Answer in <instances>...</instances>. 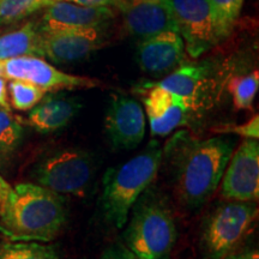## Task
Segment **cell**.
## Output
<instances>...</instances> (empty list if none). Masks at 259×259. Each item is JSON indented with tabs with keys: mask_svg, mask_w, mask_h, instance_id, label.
Returning <instances> with one entry per match:
<instances>
[{
	"mask_svg": "<svg viewBox=\"0 0 259 259\" xmlns=\"http://www.w3.org/2000/svg\"><path fill=\"white\" fill-rule=\"evenodd\" d=\"M115 17L109 6H82L69 2H52L45 8L40 23L41 32L83 30L101 28Z\"/></svg>",
	"mask_w": 259,
	"mask_h": 259,
	"instance_id": "4fadbf2b",
	"label": "cell"
},
{
	"mask_svg": "<svg viewBox=\"0 0 259 259\" xmlns=\"http://www.w3.org/2000/svg\"><path fill=\"white\" fill-rule=\"evenodd\" d=\"M225 259H259V254L257 251H250L239 254H228Z\"/></svg>",
	"mask_w": 259,
	"mask_h": 259,
	"instance_id": "f546056e",
	"label": "cell"
},
{
	"mask_svg": "<svg viewBox=\"0 0 259 259\" xmlns=\"http://www.w3.org/2000/svg\"><path fill=\"white\" fill-rule=\"evenodd\" d=\"M185 52L179 32L163 31L139 41L136 60L143 72L160 76L179 67L185 59Z\"/></svg>",
	"mask_w": 259,
	"mask_h": 259,
	"instance_id": "9a60e30c",
	"label": "cell"
},
{
	"mask_svg": "<svg viewBox=\"0 0 259 259\" xmlns=\"http://www.w3.org/2000/svg\"><path fill=\"white\" fill-rule=\"evenodd\" d=\"M252 202L229 200L208 216L202 232V247L209 259H225L242 241L257 218Z\"/></svg>",
	"mask_w": 259,
	"mask_h": 259,
	"instance_id": "8992f818",
	"label": "cell"
},
{
	"mask_svg": "<svg viewBox=\"0 0 259 259\" xmlns=\"http://www.w3.org/2000/svg\"><path fill=\"white\" fill-rule=\"evenodd\" d=\"M0 77L29 82L45 92L93 89L100 87V80L85 76L63 72L40 57H18L0 60Z\"/></svg>",
	"mask_w": 259,
	"mask_h": 259,
	"instance_id": "ba28073f",
	"label": "cell"
},
{
	"mask_svg": "<svg viewBox=\"0 0 259 259\" xmlns=\"http://www.w3.org/2000/svg\"><path fill=\"white\" fill-rule=\"evenodd\" d=\"M50 2H69L77 5L94 6V8H96V6H109V8L116 6L118 8L124 0H50Z\"/></svg>",
	"mask_w": 259,
	"mask_h": 259,
	"instance_id": "4316f807",
	"label": "cell"
},
{
	"mask_svg": "<svg viewBox=\"0 0 259 259\" xmlns=\"http://www.w3.org/2000/svg\"><path fill=\"white\" fill-rule=\"evenodd\" d=\"M259 89V72L234 77L229 80L228 92L231 93L233 103L238 109H251Z\"/></svg>",
	"mask_w": 259,
	"mask_h": 259,
	"instance_id": "44dd1931",
	"label": "cell"
},
{
	"mask_svg": "<svg viewBox=\"0 0 259 259\" xmlns=\"http://www.w3.org/2000/svg\"><path fill=\"white\" fill-rule=\"evenodd\" d=\"M105 127L114 149L131 150L137 148L145 136L143 107L132 97L113 95L107 108Z\"/></svg>",
	"mask_w": 259,
	"mask_h": 259,
	"instance_id": "30bf717a",
	"label": "cell"
},
{
	"mask_svg": "<svg viewBox=\"0 0 259 259\" xmlns=\"http://www.w3.org/2000/svg\"><path fill=\"white\" fill-rule=\"evenodd\" d=\"M209 77L210 67L206 63L185 64L154 84L180 96L190 106L191 111H197L209 87Z\"/></svg>",
	"mask_w": 259,
	"mask_h": 259,
	"instance_id": "e0dca14e",
	"label": "cell"
},
{
	"mask_svg": "<svg viewBox=\"0 0 259 259\" xmlns=\"http://www.w3.org/2000/svg\"><path fill=\"white\" fill-rule=\"evenodd\" d=\"M0 109L10 112L11 111V105L9 101V94H8V84L6 79L0 77Z\"/></svg>",
	"mask_w": 259,
	"mask_h": 259,
	"instance_id": "83f0119b",
	"label": "cell"
},
{
	"mask_svg": "<svg viewBox=\"0 0 259 259\" xmlns=\"http://www.w3.org/2000/svg\"><path fill=\"white\" fill-rule=\"evenodd\" d=\"M222 197L235 202H257L259 198V143L245 139L232 154L222 177Z\"/></svg>",
	"mask_w": 259,
	"mask_h": 259,
	"instance_id": "9c48e42d",
	"label": "cell"
},
{
	"mask_svg": "<svg viewBox=\"0 0 259 259\" xmlns=\"http://www.w3.org/2000/svg\"><path fill=\"white\" fill-rule=\"evenodd\" d=\"M219 135H236L245 139L259 138V116L255 114L250 120L242 124H221L212 128Z\"/></svg>",
	"mask_w": 259,
	"mask_h": 259,
	"instance_id": "d4e9b609",
	"label": "cell"
},
{
	"mask_svg": "<svg viewBox=\"0 0 259 259\" xmlns=\"http://www.w3.org/2000/svg\"><path fill=\"white\" fill-rule=\"evenodd\" d=\"M118 9L126 30L141 40L163 31L178 32L171 0H124Z\"/></svg>",
	"mask_w": 259,
	"mask_h": 259,
	"instance_id": "8fae6325",
	"label": "cell"
},
{
	"mask_svg": "<svg viewBox=\"0 0 259 259\" xmlns=\"http://www.w3.org/2000/svg\"><path fill=\"white\" fill-rule=\"evenodd\" d=\"M173 189L181 205L198 209L211 198L234 151L227 137L194 139L177 135L167 144Z\"/></svg>",
	"mask_w": 259,
	"mask_h": 259,
	"instance_id": "6da1fadb",
	"label": "cell"
},
{
	"mask_svg": "<svg viewBox=\"0 0 259 259\" xmlns=\"http://www.w3.org/2000/svg\"><path fill=\"white\" fill-rule=\"evenodd\" d=\"M178 32L192 58H199L225 40L209 0H171Z\"/></svg>",
	"mask_w": 259,
	"mask_h": 259,
	"instance_id": "52a82bcc",
	"label": "cell"
},
{
	"mask_svg": "<svg viewBox=\"0 0 259 259\" xmlns=\"http://www.w3.org/2000/svg\"><path fill=\"white\" fill-rule=\"evenodd\" d=\"M209 3L220 32L226 40L235 27V22L241 12L244 0H209Z\"/></svg>",
	"mask_w": 259,
	"mask_h": 259,
	"instance_id": "cb8c5ba5",
	"label": "cell"
},
{
	"mask_svg": "<svg viewBox=\"0 0 259 259\" xmlns=\"http://www.w3.org/2000/svg\"><path fill=\"white\" fill-rule=\"evenodd\" d=\"M48 4L50 0H0V27L17 23Z\"/></svg>",
	"mask_w": 259,
	"mask_h": 259,
	"instance_id": "7402d4cb",
	"label": "cell"
},
{
	"mask_svg": "<svg viewBox=\"0 0 259 259\" xmlns=\"http://www.w3.org/2000/svg\"><path fill=\"white\" fill-rule=\"evenodd\" d=\"M65 221L66 208L60 194L38 184H18L0 206V233L10 241H52Z\"/></svg>",
	"mask_w": 259,
	"mask_h": 259,
	"instance_id": "7a4b0ae2",
	"label": "cell"
},
{
	"mask_svg": "<svg viewBox=\"0 0 259 259\" xmlns=\"http://www.w3.org/2000/svg\"><path fill=\"white\" fill-rule=\"evenodd\" d=\"M10 101L17 111H30L46 95L44 89L24 80L12 79L8 85Z\"/></svg>",
	"mask_w": 259,
	"mask_h": 259,
	"instance_id": "603a6c76",
	"label": "cell"
},
{
	"mask_svg": "<svg viewBox=\"0 0 259 259\" xmlns=\"http://www.w3.org/2000/svg\"><path fill=\"white\" fill-rule=\"evenodd\" d=\"M96 176V162L87 150L66 148L53 151L36 163L32 178L58 194L84 197Z\"/></svg>",
	"mask_w": 259,
	"mask_h": 259,
	"instance_id": "5b68a950",
	"label": "cell"
},
{
	"mask_svg": "<svg viewBox=\"0 0 259 259\" xmlns=\"http://www.w3.org/2000/svg\"><path fill=\"white\" fill-rule=\"evenodd\" d=\"M25 56L44 58L41 31L35 22L0 36V60Z\"/></svg>",
	"mask_w": 259,
	"mask_h": 259,
	"instance_id": "ac0fdd59",
	"label": "cell"
},
{
	"mask_svg": "<svg viewBox=\"0 0 259 259\" xmlns=\"http://www.w3.org/2000/svg\"><path fill=\"white\" fill-rule=\"evenodd\" d=\"M162 157L160 144L151 141L137 156L107 169L102 183L101 208L109 225L120 229L127 223L130 210L156 178Z\"/></svg>",
	"mask_w": 259,
	"mask_h": 259,
	"instance_id": "3957f363",
	"label": "cell"
},
{
	"mask_svg": "<svg viewBox=\"0 0 259 259\" xmlns=\"http://www.w3.org/2000/svg\"><path fill=\"white\" fill-rule=\"evenodd\" d=\"M12 191H14V187L10 185L4 178L0 176V206L4 205V204L10 199Z\"/></svg>",
	"mask_w": 259,
	"mask_h": 259,
	"instance_id": "f1b7e54d",
	"label": "cell"
},
{
	"mask_svg": "<svg viewBox=\"0 0 259 259\" xmlns=\"http://www.w3.org/2000/svg\"><path fill=\"white\" fill-rule=\"evenodd\" d=\"M0 259H59L56 247L35 241H11L0 246Z\"/></svg>",
	"mask_w": 259,
	"mask_h": 259,
	"instance_id": "ffe728a7",
	"label": "cell"
},
{
	"mask_svg": "<svg viewBox=\"0 0 259 259\" xmlns=\"http://www.w3.org/2000/svg\"><path fill=\"white\" fill-rule=\"evenodd\" d=\"M80 102L66 94H50L32 107L28 114V125L41 134H50L66 127L79 112Z\"/></svg>",
	"mask_w": 259,
	"mask_h": 259,
	"instance_id": "2e32d148",
	"label": "cell"
},
{
	"mask_svg": "<svg viewBox=\"0 0 259 259\" xmlns=\"http://www.w3.org/2000/svg\"><path fill=\"white\" fill-rule=\"evenodd\" d=\"M100 259H137L124 244H113L102 252Z\"/></svg>",
	"mask_w": 259,
	"mask_h": 259,
	"instance_id": "484cf974",
	"label": "cell"
},
{
	"mask_svg": "<svg viewBox=\"0 0 259 259\" xmlns=\"http://www.w3.org/2000/svg\"><path fill=\"white\" fill-rule=\"evenodd\" d=\"M124 240L137 259H169L178 231L173 212L166 200L145 190L134 204Z\"/></svg>",
	"mask_w": 259,
	"mask_h": 259,
	"instance_id": "277c9868",
	"label": "cell"
},
{
	"mask_svg": "<svg viewBox=\"0 0 259 259\" xmlns=\"http://www.w3.org/2000/svg\"><path fill=\"white\" fill-rule=\"evenodd\" d=\"M23 127L11 113L0 109V167L10 162L23 141Z\"/></svg>",
	"mask_w": 259,
	"mask_h": 259,
	"instance_id": "d6986e66",
	"label": "cell"
},
{
	"mask_svg": "<svg viewBox=\"0 0 259 259\" xmlns=\"http://www.w3.org/2000/svg\"><path fill=\"white\" fill-rule=\"evenodd\" d=\"M143 92V105L154 136H167L179 126L186 125L191 111L184 99L168 90L145 83L141 87Z\"/></svg>",
	"mask_w": 259,
	"mask_h": 259,
	"instance_id": "5bb4252c",
	"label": "cell"
},
{
	"mask_svg": "<svg viewBox=\"0 0 259 259\" xmlns=\"http://www.w3.org/2000/svg\"><path fill=\"white\" fill-rule=\"evenodd\" d=\"M103 28L41 32L42 56L56 64H71L85 59L105 45Z\"/></svg>",
	"mask_w": 259,
	"mask_h": 259,
	"instance_id": "7c38bea8",
	"label": "cell"
}]
</instances>
